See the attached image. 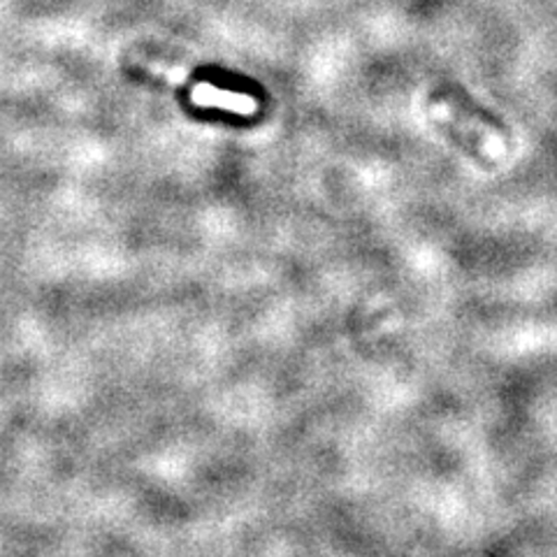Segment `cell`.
<instances>
[{
    "mask_svg": "<svg viewBox=\"0 0 557 557\" xmlns=\"http://www.w3.org/2000/svg\"><path fill=\"white\" fill-rule=\"evenodd\" d=\"M190 100L200 104V108H221L244 116H249L258 110V102L251 96L216 89L212 84H198L194 94H190Z\"/></svg>",
    "mask_w": 557,
    "mask_h": 557,
    "instance_id": "1",
    "label": "cell"
}]
</instances>
